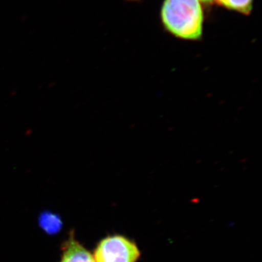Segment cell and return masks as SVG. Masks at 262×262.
<instances>
[{"instance_id":"5","label":"cell","mask_w":262,"mask_h":262,"mask_svg":"<svg viewBox=\"0 0 262 262\" xmlns=\"http://www.w3.org/2000/svg\"><path fill=\"white\" fill-rule=\"evenodd\" d=\"M219 5L228 9L248 15L252 10L253 0H215Z\"/></svg>"},{"instance_id":"4","label":"cell","mask_w":262,"mask_h":262,"mask_svg":"<svg viewBox=\"0 0 262 262\" xmlns=\"http://www.w3.org/2000/svg\"><path fill=\"white\" fill-rule=\"evenodd\" d=\"M39 224L45 232L51 234L58 233L63 225L59 215L50 211H45L41 213Z\"/></svg>"},{"instance_id":"2","label":"cell","mask_w":262,"mask_h":262,"mask_svg":"<svg viewBox=\"0 0 262 262\" xmlns=\"http://www.w3.org/2000/svg\"><path fill=\"white\" fill-rule=\"evenodd\" d=\"M92 254L96 262H137L141 256L136 243L121 234L103 237Z\"/></svg>"},{"instance_id":"1","label":"cell","mask_w":262,"mask_h":262,"mask_svg":"<svg viewBox=\"0 0 262 262\" xmlns=\"http://www.w3.org/2000/svg\"><path fill=\"white\" fill-rule=\"evenodd\" d=\"M161 17L165 28L176 37L187 40L201 37L204 17L200 0H165Z\"/></svg>"},{"instance_id":"6","label":"cell","mask_w":262,"mask_h":262,"mask_svg":"<svg viewBox=\"0 0 262 262\" xmlns=\"http://www.w3.org/2000/svg\"><path fill=\"white\" fill-rule=\"evenodd\" d=\"M200 1L207 3V4H211V3H213V0H200Z\"/></svg>"},{"instance_id":"3","label":"cell","mask_w":262,"mask_h":262,"mask_svg":"<svg viewBox=\"0 0 262 262\" xmlns=\"http://www.w3.org/2000/svg\"><path fill=\"white\" fill-rule=\"evenodd\" d=\"M61 254L58 262H96L92 253L77 239L74 229L61 246Z\"/></svg>"}]
</instances>
